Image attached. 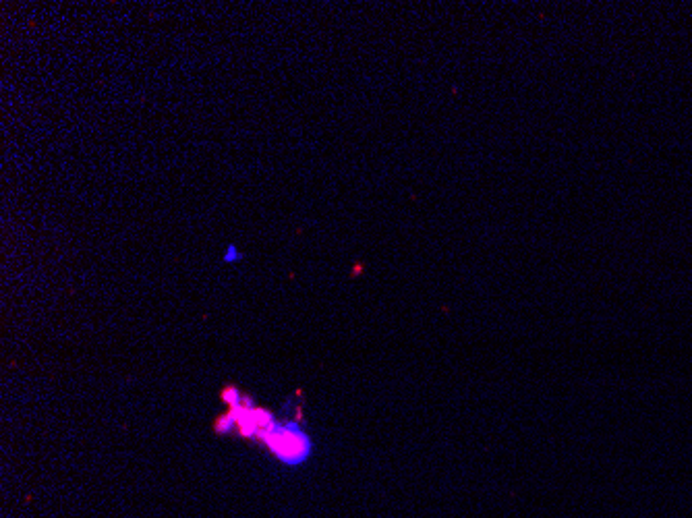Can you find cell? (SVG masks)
I'll use <instances>...</instances> for the list:
<instances>
[{"mask_svg": "<svg viewBox=\"0 0 692 518\" xmlns=\"http://www.w3.org/2000/svg\"><path fill=\"white\" fill-rule=\"evenodd\" d=\"M284 466H303L313 454V440L296 419L278 423L274 431H259L257 438Z\"/></svg>", "mask_w": 692, "mask_h": 518, "instance_id": "6da1fadb", "label": "cell"}, {"mask_svg": "<svg viewBox=\"0 0 692 518\" xmlns=\"http://www.w3.org/2000/svg\"><path fill=\"white\" fill-rule=\"evenodd\" d=\"M234 427H236V415H234V410H231V408H229V412H226V415L218 417V421L214 423V431H216V433H220V436H226V433H231Z\"/></svg>", "mask_w": 692, "mask_h": 518, "instance_id": "7a4b0ae2", "label": "cell"}, {"mask_svg": "<svg viewBox=\"0 0 692 518\" xmlns=\"http://www.w3.org/2000/svg\"><path fill=\"white\" fill-rule=\"evenodd\" d=\"M220 396H222L224 403L229 404V408H238L243 404V398H245V394L236 386H226Z\"/></svg>", "mask_w": 692, "mask_h": 518, "instance_id": "3957f363", "label": "cell"}, {"mask_svg": "<svg viewBox=\"0 0 692 518\" xmlns=\"http://www.w3.org/2000/svg\"><path fill=\"white\" fill-rule=\"evenodd\" d=\"M243 255H240V251L236 249V245H229V249L224 251V261L226 264H234V261H238Z\"/></svg>", "mask_w": 692, "mask_h": 518, "instance_id": "277c9868", "label": "cell"}]
</instances>
